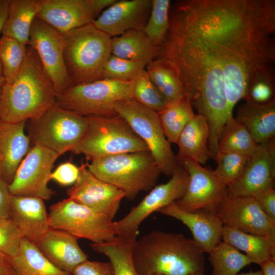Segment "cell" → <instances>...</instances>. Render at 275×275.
<instances>
[{
  "label": "cell",
  "instance_id": "obj_42",
  "mask_svg": "<svg viewBox=\"0 0 275 275\" xmlns=\"http://www.w3.org/2000/svg\"><path fill=\"white\" fill-rule=\"evenodd\" d=\"M71 275H114L111 262H102L88 260L78 264L71 271Z\"/></svg>",
  "mask_w": 275,
  "mask_h": 275
},
{
  "label": "cell",
  "instance_id": "obj_17",
  "mask_svg": "<svg viewBox=\"0 0 275 275\" xmlns=\"http://www.w3.org/2000/svg\"><path fill=\"white\" fill-rule=\"evenodd\" d=\"M79 169L76 181L67 190L69 198L113 220L125 198L124 193L95 177L86 164H81Z\"/></svg>",
  "mask_w": 275,
  "mask_h": 275
},
{
  "label": "cell",
  "instance_id": "obj_15",
  "mask_svg": "<svg viewBox=\"0 0 275 275\" xmlns=\"http://www.w3.org/2000/svg\"><path fill=\"white\" fill-rule=\"evenodd\" d=\"M117 0H41L37 18L62 33L92 23Z\"/></svg>",
  "mask_w": 275,
  "mask_h": 275
},
{
  "label": "cell",
  "instance_id": "obj_27",
  "mask_svg": "<svg viewBox=\"0 0 275 275\" xmlns=\"http://www.w3.org/2000/svg\"><path fill=\"white\" fill-rule=\"evenodd\" d=\"M160 47L155 46L144 29L127 31L112 38L111 54L116 57L144 62L146 65L156 59Z\"/></svg>",
  "mask_w": 275,
  "mask_h": 275
},
{
  "label": "cell",
  "instance_id": "obj_20",
  "mask_svg": "<svg viewBox=\"0 0 275 275\" xmlns=\"http://www.w3.org/2000/svg\"><path fill=\"white\" fill-rule=\"evenodd\" d=\"M185 225L190 230L193 240L204 253H209L221 241L224 225L216 212L200 210L184 211L172 203L158 210Z\"/></svg>",
  "mask_w": 275,
  "mask_h": 275
},
{
  "label": "cell",
  "instance_id": "obj_47",
  "mask_svg": "<svg viewBox=\"0 0 275 275\" xmlns=\"http://www.w3.org/2000/svg\"><path fill=\"white\" fill-rule=\"evenodd\" d=\"M9 0H0V33L5 23L9 7Z\"/></svg>",
  "mask_w": 275,
  "mask_h": 275
},
{
  "label": "cell",
  "instance_id": "obj_44",
  "mask_svg": "<svg viewBox=\"0 0 275 275\" xmlns=\"http://www.w3.org/2000/svg\"><path fill=\"white\" fill-rule=\"evenodd\" d=\"M254 198L263 212L275 222V190L273 187L263 191Z\"/></svg>",
  "mask_w": 275,
  "mask_h": 275
},
{
  "label": "cell",
  "instance_id": "obj_34",
  "mask_svg": "<svg viewBox=\"0 0 275 275\" xmlns=\"http://www.w3.org/2000/svg\"><path fill=\"white\" fill-rule=\"evenodd\" d=\"M209 254L208 259L213 268L212 275H237L242 268L251 263L245 254L224 241Z\"/></svg>",
  "mask_w": 275,
  "mask_h": 275
},
{
  "label": "cell",
  "instance_id": "obj_48",
  "mask_svg": "<svg viewBox=\"0 0 275 275\" xmlns=\"http://www.w3.org/2000/svg\"><path fill=\"white\" fill-rule=\"evenodd\" d=\"M0 275H17L10 264L0 263Z\"/></svg>",
  "mask_w": 275,
  "mask_h": 275
},
{
  "label": "cell",
  "instance_id": "obj_36",
  "mask_svg": "<svg viewBox=\"0 0 275 275\" xmlns=\"http://www.w3.org/2000/svg\"><path fill=\"white\" fill-rule=\"evenodd\" d=\"M169 0H152L150 14L144 31L156 46L160 47L164 42L170 25Z\"/></svg>",
  "mask_w": 275,
  "mask_h": 275
},
{
  "label": "cell",
  "instance_id": "obj_39",
  "mask_svg": "<svg viewBox=\"0 0 275 275\" xmlns=\"http://www.w3.org/2000/svg\"><path fill=\"white\" fill-rule=\"evenodd\" d=\"M146 66L143 61L125 59L111 54L104 65L102 79L133 80Z\"/></svg>",
  "mask_w": 275,
  "mask_h": 275
},
{
  "label": "cell",
  "instance_id": "obj_49",
  "mask_svg": "<svg viewBox=\"0 0 275 275\" xmlns=\"http://www.w3.org/2000/svg\"><path fill=\"white\" fill-rule=\"evenodd\" d=\"M10 258L9 257L4 254L0 253V263L4 264H10Z\"/></svg>",
  "mask_w": 275,
  "mask_h": 275
},
{
  "label": "cell",
  "instance_id": "obj_45",
  "mask_svg": "<svg viewBox=\"0 0 275 275\" xmlns=\"http://www.w3.org/2000/svg\"><path fill=\"white\" fill-rule=\"evenodd\" d=\"M11 196L9 184L0 177V218H10Z\"/></svg>",
  "mask_w": 275,
  "mask_h": 275
},
{
  "label": "cell",
  "instance_id": "obj_29",
  "mask_svg": "<svg viewBox=\"0 0 275 275\" xmlns=\"http://www.w3.org/2000/svg\"><path fill=\"white\" fill-rule=\"evenodd\" d=\"M17 275H71L51 262L33 242L24 237L18 254L10 258Z\"/></svg>",
  "mask_w": 275,
  "mask_h": 275
},
{
  "label": "cell",
  "instance_id": "obj_25",
  "mask_svg": "<svg viewBox=\"0 0 275 275\" xmlns=\"http://www.w3.org/2000/svg\"><path fill=\"white\" fill-rule=\"evenodd\" d=\"M209 137V128L206 118L200 114L195 115L178 138L177 158L187 159L205 164L211 158Z\"/></svg>",
  "mask_w": 275,
  "mask_h": 275
},
{
  "label": "cell",
  "instance_id": "obj_18",
  "mask_svg": "<svg viewBox=\"0 0 275 275\" xmlns=\"http://www.w3.org/2000/svg\"><path fill=\"white\" fill-rule=\"evenodd\" d=\"M217 214L225 226L252 234L275 236V222L263 212L254 198L228 195Z\"/></svg>",
  "mask_w": 275,
  "mask_h": 275
},
{
  "label": "cell",
  "instance_id": "obj_28",
  "mask_svg": "<svg viewBox=\"0 0 275 275\" xmlns=\"http://www.w3.org/2000/svg\"><path fill=\"white\" fill-rule=\"evenodd\" d=\"M41 0H9L7 17L2 36L13 38L28 46L33 20Z\"/></svg>",
  "mask_w": 275,
  "mask_h": 275
},
{
  "label": "cell",
  "instance_id": "obj_2",
  "mask_svg": "<svg viewBox=\"0 0 275 275\" xmlns=\"http://www.w3.org/2000/svg\"><path fill=\"white\" fill-rule=\"evenodd\" d=\"M132 260L140 275H193L204 272V252L181 234L154 230L136 239Z\"/></svg>",
  "mask_w": 275,
  "mask_h": 275
},
{
  "label": "cell",
  "instance_id": "obj_12",
  "mask_svg": "<svg viewBox=\"0 0 275 275\" xmlns=\"http://www.w3.org/2000/svg\"><path fill=\"white\" fill-rule=\"evenodd\" d=\"M60 156L41 145L29 149L19 164L9 188L12 195L49 200L54 192L48 183L53 164Z\"/></svg>",
  "mask_w": 275,
  "mask_h": 275
},
{
  "label": "cell",
  "instance_id": "obj_35",
  "mask_svg": "<svg viewBox=\"0 0 275 275\" xmlns=\"http://www.w3.org/2000/svg\"><path fill=\"white\" fill-rule=\"evenodd\" d=\"M27 46L10 37L0 38V62L4 82L10 83L16 77L25 60Z\"/></svg>",
  "mask_w": 275,
  "mask_h": 275
},
{
  "label": "cell",
  "instance_id": "obj_52",
  "mask_svg": "<svg viewBox=\"0 0 275 275\" xmlns=\"http://www.w3.org/2000/svg\"><path fill=\"white\" fill-rule=\"evenodd\" d=\"M157 275H161V274H157ZM193 275H205L204 272H198L196 273Z\"/></svg>",
  "mask_w": 275,
  "mask_h": 275
},
{
  "label": "cell",
  "instance_id": "obj_24",
  "mask_svg": "<svg viewBox=\"0 0 275 275\" xmlns=\"http://www.w3.org/2000/svg\"><path fill=\"white\" fill-rule=\"evenodd\" d=\"M259 144L273 139L275 134V100L258 103L250 99L239 106L236 117Z\"/></svg>",
  "mask_w": 275,
  "mask_h": 275
},
{
  "label": "cell",
  "instance_id": "obj_33",
  "mask_svg": "<svg viewBox=\"0 0 275 275\" xmlns=\"http://www.w3.org/2000/svg\"><path fill=\"white\" fill-rule=\"evenodd\" d=\"M145 68L151 81L167 103L186 96L177 75L163 61L156 58Z\"/></svg>",
  "mask_w": 275,
  "mask_h": 275
},
{
  "label": "cell",
  "instance_id": "obj_3",
  "mask_svg": "<svg viewBox=\"0 0 275 275\" xmlns=\"http://www.w3.org/2000/svg\"><path fill=\"white\" fill-rule=\"evenodd\" d=\"M57 94L36 51L27 46L15 79L4 82L0 95V120L19 123L36 119L56 103Z\"/></svg>",
  "mask_w": 275,
  "mask_h": 275
},
{
  "label": "cell",
  "instance_id": "obj_43",
  "mask_svg": "<svg viewBox=\"0 0 275 275\" xmlns=\"http://www.w3.org/2000/svg\"><path fill=\"white\" fill-rule=\"evenodd\" d=\"M79 173V168L72 162H66L60 164L51 173L49 179L54 180L61 185H70L76 181Z\"/></svg>",
  "mask_w": 275,
  "mask_h": 275
},
{
  "label": "cell",
  "instance_id": "obj_13",
  "mask_svg": "<svg viewBox=\"0 0 275 275\" xmlns=\"http://www.w3.org/2000/svg\"><path fill=\"white\" fill-rule=\"evenodd\" d=\"M28 45L37 53L57 94L71 86L64 62V38L62 33L35 18L31 26Z\"/></svg>",
  "mask_w": 275,
  "mask_h": 275
},
{
  "label": "cell",
  "instance_id": "obj_23",
  "mask_svg": "<svg viewBox=\"0 0 275 275\" xmlns=\"http://www.w3.org/2000/svg\"><path fill=\"white\" fill-rule=\"evenodd\" d=\"M25 122L0 120V177L8 184L30 149V139L24 132Z\"/></svg>",
  "mask_w": 275,
  "mask_h": 275
},
{
  "label": "cell",
  "instance_id": "obj_19",
  "mask_svg": "<svg viewBox=\"0 0 275 275\" xmlns=\"http://www.w3.org/2000/svg\"><path fill=\"white\" fill-rule=\"evenodd\" d=\"M151 0H121L103 11L92 23L111 37L133 29H144L149 17Z\"/></svg>",
  "mask_w": 275,
  "mask_h": 275
},
{
  "label": "cell",
  "instance_id": "obj_10",
  "mask_svg": "<svg viewBox=\"0 0 275 275\" xmlns=\"http://www.w3.org/2000/svg\"><path fill=\"white\" fill-rule=\"evenodd\" d=\"M84 116L54 105L39 118L31 120L29 138L60 156L74 150L85 131Z\"/></svg>",
  "mask_w": 275,
  "mask_h": 275
},
{
  "label": "cell",
  "instance_id": "obj_9",
  "mask_svg": "<svg viewBox=\"0 0 275 275\" xmlns=\"http://www.w3.org/2000/svg\"><path fill=\"white\" fill-rule=\"evenodd\" d=\"M113 222L105 214L69 198L52 204L48 213L50 228L66 231L93 243L108 241L115 237Z\"/></svg>",
  "mask_w": 275,
  "mask_h": 275
},
{
  "label": "cell",
  "instance_id": "obj_38",
  "mask_svg": "<svg viewBox=\"0 0 275 275\" xmlns=\"http://www.w3.org/2000/svg\"><path fill=\"white\" fill-rule=\"evenodd\" d=\"M132 99L158 113L167 102L151 81L145 69L133 80Z\"/></svg>",
  "mask_w": 275,
  "mask_h": 275
},
{
  "label": "cell",
  "instance_id": "obj_40",
  "mask_svg": "<svg viewBox=\"0 0 275 275\" xmlns=\"http://www.w3.org/2000/svg\"><path fill=\"white\" fill-rule=\"evenodd\" d=\"M22 237L11 218H0V253L10 258L17 256Z\"/></svg>",
  "mask_w": 275,
  "mask_h": 275
},
{
  "label": "cell",
  "instance_id": "obj_21",
  "mask_svg": "<svg viewBox=\"0 0 275 275\" xmlns=\"http://www.w3.org/2000/svg\"><path fill=\"white\" fill-rule=\"evenodd\" d=\"M10 218L23 237L34 243L50 228L44 200L39 198L12 195Z\"/></svg>",
  "mask_w": 275,
  "mask_h": 275
},
{
  "label": "cell",
  "instance_id": "obj_6",
  "mask_svg": "<svg viewBox=\"0 0 275 275\" xmlns=\"http://www.w3.org/2000/svg\"><path fill=\"white\" fill-rule=\"evenodd\" d=\"M86 117V129L73 152L82 154L88 159L92 160L119 154L149 151L146 144L120 116Z\"/></svg>",
  "mask_w": 275,
  "mask_h": 275
},
{
  "label": "cell",
  "instance_id": "obj_51",
  "mask_svg": "<svg viewBox=\"0 0 275 275\" xmlns=\"http://www.w3.org/2000/svg\"><path fill=\"white\" fill-rule=\"evenodd\" d=\"M237 275H262L261 270L250 271L246 273H238Z\"/></svg>",
  "mask_w": 275,
  "mask_h": 275
},
{
  "label": "cell",
  "instance_id": "obj_4",
  "mask_svg": "<svg viewBox=\"0 0 275 275\" xmlns=\"http://www.w3.org/2000/svg\"><path fill=\"white\" fill-rule=\"evenodd\" d=\"M86 163L98 179L122 191L133 200L141 191L151 189L161 171L149 151L126 153L95 158Z\"/></svg>",
  "mask_w": 275,
  "mask_h": 275
},
{
  "label": "cell",
  "instance_id": "obj_26",
  "mask_svg": "<svg viewBox=\"0 0 275 275\" xmlns=\"http://www.w3.org/2000/svg\"><path fill=\"white\" fill-rule=\"evenodd\" d=\"M222 240L244 252L251 263L260 265L275 258V236L252 234L224 226Z\"/></svg>",
  "mask_w": 275,
  "mask_h": 275
},
{
  "label": "cell",
  "instance_id": "obj_30",
  "mask_svg": "<svg viewBox=\"0 0 275 275\" xmlns=\"http://www.w3.org/2000/svg\"><path fill=\"white\" fill-rule=\"evenodd\" d=\"M136 239L116 235L112 240L91 243L95 252L106 256L112 263L114 275H140L132 260V250Z\"/></svg>",
  "mask_w": 275,
  "mask_h": 275
},
{
  "label": "cell",
  "instance_id": "obj_8",
  "mask_svg": "<svg viewBox=\"0 0 275 275\" xmlns=\"http://www.w3.org/2000/svg\"><path fill=\"white\" fill-rule=\"evenodd\" d=\"M115 110L146 144L161 173L171 176L178 162L163 132L157 113L133 99L117 102Z\"/></svg>",
  "mask_w": 275,
  "mask_h": 275
},
{
  "label": "cell",
  "instance_id": "obj_7",
  "mask_svg": "<svg viewBox=\"0 0 275 275\" xmlns=\"http://www.w3.org/2000/svg\"><path fill=\"white\" fill-rule=\"evenodd\" d=\"M133 84V80L101 79L72 86L57 94L56 104L84 116H115L117 102L132 99Z\"/></svg>",
  "mask_w": 275,
  "mask_h": 275
},
{
  "label": "cell",
  "instance_id": "obj_37",
  "mask_svg": "<svg viewBox=\"0 0 275 275\" xmlns=\"http://www.w3.org/2000/svg\"><path fill=\"white\" fill-rule=\"evenodd\" d=\"M249 156L232 153L218 151L215 160L216 169L214 175L227 187L236 182L242 174Z\"/></svg>",
  "mask_w": 275,
  "mask_h": 275
},
{
  "label": "cell",
  "instance_id": "obj_46",
  "mask_svg": "<svg viewBox=\"0 0 275 275\" xmlns=\"http://www.w3.org/2000/svg\"><path fill=\"white\" fill-rule=\"evenodd\" d=\"M260 266L262 275H275V258H270Z\"/></svg>",
  "mask_w": 275,
  "mask_h": 275
},
{
  "label": "cell",
  "instance_id": "obj_1",
  "mask_svg": "<svg viewBox=\"0 0 275 275\" xmlns=\"http://www.w3.org/2000/svg\"><path fill=\"white\" fill-rule=\"evenodd\" d=\"M169 19L156 58L175 72L210 131L218 132L252 85L273 77L275 1H181Z\"/></svg>",
  "mask_w": 275,
  "mask_h": 275
},
{
  "label": "cell",
  "instance_id": "obj_16",
  "mask_svg": "<svg viewBox=\"0 0 275 275\" xmlns=\"http://www.w3.org/2000/svg\"><path fill=\"white\" fill-rule=\"evenodd\" d=\"M275 177V142L259 144L249 157L244 171L233 184L227 187L232 197L255 198L260 193L273 187Z\"/></svg>",
  "mask_w": 275,
  "mask_h": 275
},
{
  "label": "cell",
  "instance_id": "obj_32",
  "mask_svg": "<svg viewBox=\"0 0 275 275\" xmlns=\"http://www.w3.org/2000/svg\"><path fill=\"white\" fill-rule=\"evenodd\" d=\"M258 145L246 127L232 117L227 121L220 133L218 151L250 156Z\"/></svg>",
  "mask_w": 275,
  "mask_h": 275
},
{
  "label": "cell",
  "instance_id": "obj_31",
  "mask_svg": "<svg viewBox=\"0 0 275 275\" xmlns=\"http://www.w3.org/2000/svg\"><path fill=\"white\" fill-rule=\"evenodd\" d=\"M157 115L166 138L170 143L176 144L181 131L195 114L186 95L178 100L168 102Z\"/></svg>",
  "mask_w": 275,
  "mask_h": 275
},
{
  "label": "cell",
  "instance_id": "obj_5",
  "mask_svg": "<svg viewBox=\"0 0 275 275\" xmlns=\"http://www.w3.org/2000/svg\"><path fill=\"white\" fill-rule=\"evenodd\" d=\"M64 58L71 86L102 79L112 37L92 23L62 33Z\"/></svg>",
  "mask_w": 275,
  "mask_h": 275
},
{
  "label": "cell",
  "instance_id": "obj_41",
  "mask_svg": "<svg viewBox=\"0 0 275 275\" xmlns=\"http://www.w3.org/2000/svg\"><path fill=\"white\" fill-rule=\"evenodd\" d=\"M273 80V78H266L256 80L250 89L248 99L258 103H266L274 99Z\"/></svg>",
  "mask_w": 275,
  "mask_h": 275
},
{
  "label": "cell",
  "instance_id": "obj_11",
  "mask_svg": "<svg viewBox=\"0 0 275 275\" xmlns=\"http://www.w3.org/2000/svg\"><path fill=\"white\" fill-rule=\"evenodd\" d=\"M189 180L188 173L178 162L167 182L155 186L126 215L113 222L115 235L136 239L141 223L153 212L181 199Z\"/></svg>",
  "mask_w": 275,
  "mask_h": 275
},
{
  "label": "cell",
  "instance_id": "obj_14",
  "mask_svg": "<svg viewBox=\"0 0 275 275\" xmlns=\"http://www.w3.org/2000/svg\"><path fill=\"white\" fill-rule=\"evenodd\" d=\"M177 159L188 173L189 180L185 194L175 203L186 211L205 210L217 213L228 195L227 187L212 170L187 159Z\"/></svg>",
  "mask_w": 275,
  "mask_h": 275
},
{
  "label": "cell",
  "instance_id": "obj_22",
  "mask_svg": "<svg viewBox=\"0 0 275 275\" xmlns=\"http://www.w3.org/2000/svg\"><path fill=\"white\" fill-rule=\"evenodd\" d=\"M77 240L68 232L50 228L35 244L54 265L71 274L76 266L88 260Z\"/></svg>",
  "mask_w": 275,
  "mask_h": 275
},
{
  "label": "cell",
  "instance_id": "obj_50",
  "mask_svg": "<svg viewBox=\"0 0 275 275\" xmlns=\"http://www.w3.org/2000/svg\"><path fill=\"white\" fill-rule=\"evenodd\" d=\"M4 82V77L2 67L0 62V95L1 92L2 88Z\"/></svg>",
  "mask_w": 275,
  "mask_h": 275
}]
</instances>
